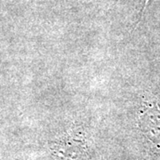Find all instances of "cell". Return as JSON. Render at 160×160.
<instances>
[{
  "label": "cell",
  "instance_id": "obj_3",
  "mask_svg": "<svg viewBox=\"0 0 160 160\" xmlns=\"http://www.w3.org/2000/svg\"><path fill=\"white\" fill-rule=\"evenodd\" d=\"M149 1H150V0H145V2H144V5H143L142 8V10H141L140 16H139V18H138L137 22H135V24H134V28H136V26H137L138 24H139V22H140L142 20L143 15H144V12H145V10H146L147 6H148V5H149Z\"/></svg>",
  "mask_w": 160,
  "mask_h": 160
},
{
  "label": "cell",
  "instance_id": "obj_1",
  "mask_svg": "<svg viewBox=\"0 0 160 160\" xmlns=\"http://www.w3.org/2000/svg\"><path fill=\"white\" fill-rule=\"evenodd\" d=\"M138 127L149 143L160 151V105L155 98L144 100L138 118Z\"/></svg>",
  "mask_w": 160,
  "mask_h": 160
},
{
  "label": "cell",
  "instance_id": "obj_2",
  "mask_svg": "<svg viewBox=\"0 0 160 160\" xmlns=\"http://www.w3.org/2000/svg\"><path fill=\"white\" fill-rule=\"evenodd\" d=\"M53 160H89V152L85 138L79 132L63 136L52 147Z\"/></svg>",
  "mask_w": 160,
  "mask_h": 160
}]
</instances>
